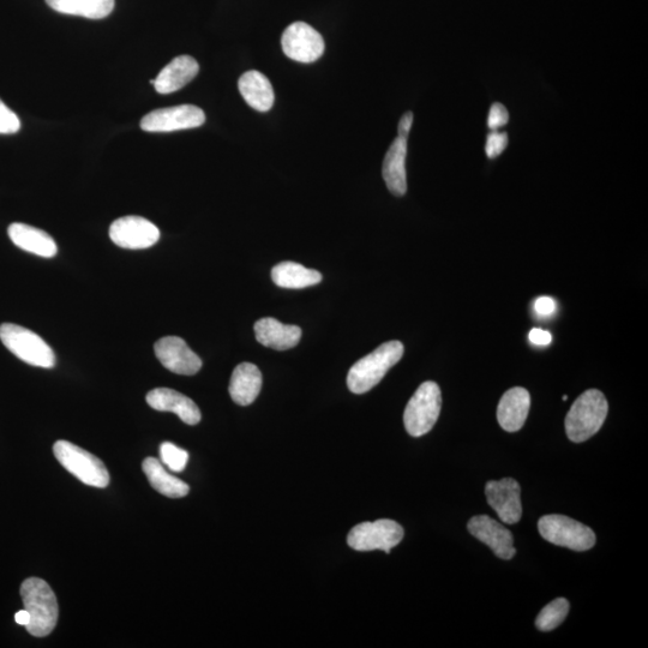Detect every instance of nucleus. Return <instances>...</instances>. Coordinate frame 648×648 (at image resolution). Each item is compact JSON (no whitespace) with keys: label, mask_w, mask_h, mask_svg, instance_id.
<instances>
[{"label":"nucleus","mask_w":648,"mask_h":648,"mask_svg":"<svg viewBox=\"0 0 648 648\" xmlns=\"http://www.w3.org/2000/svg\"><path fill=\"white\" fill-rule=\"evenodd\" d=\"M147 404L160 412H172L185 424L196 425L201 422V411L188 396L170 388H156L147 394Z\"/></svg>","instance_id":"nucleus-15"},{"label":"nucleus","mask_w":648,"mask_h":648,"mask_svg":"<svg viewBox=\"0 0 648 648\" xmlns=\"http://www.w3.org/2000/svg\"><path fill=\"white\" fill-rule=\"evenodd\" d=\"M538 530L548 542L574 551H586L597 542L590 527L564 515H545L538 522Z\"/></svg>","instance_id":"nucleus-7"},{"label":"nucleus","mask_w":648,"mask_h":648,"mask_svg":"<svg viewBox=\"0 0 648 648\" xmlns=\"http://www.w3.org/2000/svg\"><path fill=\"white\" fill-rule=\"evenodd\" d=\"M442 406L441 389L435 382L420 384L413 394L404 413L405 428L413 437L428 434L440 417Z\"/></svg>","instance_id":"nucleus-6"},{"label":"nucleus","mask_w":648,"mask_h":648,"mask_svg":"<svg viewBox=\"0 0 648 648\" xmlns=\"http://www.w3.org/2000/svg\"><path fill=\"white\" fill-rule=\"evenodd\" d=\"M282 51L299 63H314L322 57L324 40L308 23L294 22L287 27L281 39Z\"/></svg>","instance_id":"nucleus-9"},{"label":"nucleus","mask_w":648,"mask_h":648,"mask_svg":"<svg viewBox=\"0 0 648 648\" xmlns=\"http://www.w3.org/2000/svg\"><path fill=\"white\" fill-rule=\"evenodd\" d=\"M0 340L24 363L44 369H52L56 365L52 348L32 330L18 324L4 323L0 326Z\"/></svg>","instance_id":"nucleus-4"},{"label":"nucleus","mask_w":648,"mask_h":648,"mask_svg":"<svg viewBox=\"0 0 648 648\" xmlns=\"http://www.w3.org/2000/svg\"><path fill=\"white\" fill-rule=\"evenodd\" d=\"M256 339L263 346L276 351L291 350L299 344L302 329L275 320L272 317L262 318L255 323Z\"/></svg>","instance_id":"nucleus-17"},{"label":"nucleus","mask_w":648,"mask_h":648,"mask_svg":"<svg viewBox=\"0 0 648 648\" xmlns=\"http://www.w3.org/2000/svg\"><path fill=\"white\" fill-rule=\"evenodd\" d=\"M467 527L472 536L488 545L497 557L502 560H512L515 556L513 534L500 522L488 515H478L468 521Z\"/></svg>","instance_id":"nucleus-14"},{"label":"nucleus","mask_w":648,"mask_h":648,"mask_svg":"<svg viewBox=\"0 0 648 648\" xmlns=\"http://www.w3.org/2000/svg\"><path fill=\"white\" fill-rule=\"evenodd\" d=\"M404 351V345L400 341L384 342L352 366L347 375L348 389L354 394L368 393L396 363H399Z\"/></svg>","instance_id":"nucleus-1"},{"label":"nucleus","mask_w":648,"mask_h":648,"mask_svg":"<svg viewBox=\"0 0 648 648\" xmlns=\"http://www.w3.org/2000/svg\"><path fill=\"white\" fill-rule=\"evenodd\" d=\"M534 310L542 317L554 315L556 311L555 300L550 297H540L534 303Z\"/></svg>","instance_id":"nucleus-31"},{"label":"nucleus","mask_w":648,"mask_h":648,"mask_svg":"<svg viewBox=\"0 0 648 648\" xmlns=\"http://www.w3.org/2000/svg\"><path fill=\"white\" fill-rule=\"evenodd\" d=\"M272 279L276 286L299 290V288L320 284L322 274L296 262H282L273 268Z\"/></svg>","instance_id":"nucleus-24"},{"label":"nucleus","mask_w":648,"mask_h":648,"mask_svg":"<svg viewBox=\"0 0 648 648\" xmlns=\"http://www.w3.org/2000/svg\"><path fill=\"white\" fill-rule=\"evenodd\" d=\"M150 485L161 495L180 498L189 494V485L166 471L162 462L155 458H147L142 464Z\"/></svg>","instance_id":"nucleus-23"},{"label":"nucleus","mask_w":648,"mask_h":648,"mask_svg":"<svg viewBox=\"0 0 648 648\" xmlns=\"http://www.w3.org/2000/svg\"><path fill=\"white\" fill-rule=\"evenodd\" d=\"M15 621L17 624H20V626L27 627L30 622L29 612L26 609L18 611L15 615Z\"/></svg>","instance_id":"nucleus-34"},{"label":"nucleus","mask_w":648,"mask_h":648,"mask_svg":"<svg viewBox=\"0 0 648 648\" xmlns=\"http://www.w3.org/2000/svg\"><path fill=\"white\" fill-rule=\"evenodd\" d=\"M262 374L256 365L242 363L234 369L230 382V395L240 406H249L260 395Z\"/></svg>","instance_id":"nucleus-21"},{"label":"nucleus","mask_w":648,"mask_h":648,"mask_svg":"<svg viewBox=\"0 0 648 648\" xmlns=\"http://www.w3.org/2000/svg\"><path fill=\"white\" fill-rule=\"evenodd\" d=\"M609 405L602 392L590 389L574 402L566 417V432L570 441L581 443L602 428Z\"/></svg>","instance_id":"nucleus-3"},{"label":"nucleus","mask_w":648,"mask_h":648,"mask_svg":"<svg viewBox=\"0 0 648 648\" xmlns=\"http://www.w3.org/2000/svg\"><path fill=\"white\" fill-rule=\"evenodd\" d=\"M569 612V602L564 598H557L554 602L546 605L545 608L539 612L536 620V627L542 632H550L557 627H560Z\"/></svg>","instance_id":"nucleus-26"},{"label":"nucleus","mask_w":648,"mask_h":648,"mask_svg":"<svg viewBox=\"0 0 648 648\" xmlns=\"http://www.w3.org/2000/svg\"><path fill=\"white\" fill-rule=\"evenodd\" d=\"M155 356L174 374L192 376L202 368V360L179 336H166L154 346Z\"/></svg>","instance_id":"nucleus-12"},{"label":"nucleus","mask_w":648,"mask_h":648,"mask_svg":"<svg viewBox=\"0 0 648 648\" xmlns=\"http://www.w3.org/2000/svg\"><path fill=\"white\" fill-rule=\"evenodd\" d=\"M508 136L504 132H491L488 136V141H486L485 152L490 159L497 158L498 155H501L504 152V149L507 148Z\"/></svg>","instance_id":"nucleus-29"},{"label":"nucleus","mask_w":648,"mask_h":648,"mask_svg":"<svg viewBox=\"0 0 648 648\" xmlns=\"http://www.w3.org/2000/svg\"><path fill=\"white\" fill-rule=\"evenodd\" d=\"M24 609L29 612L30 622L26 627L36 638L50 635L58 622V602L50 585L39 578H29L21 586Z\"/></svg>","instance_id":"nucleus-2"},{"label":"nucleus","mask_w":648,"mask_h":648,"mask_svg":"<svg viewBox=\"0 0 648 648\" xmlns=\"http://www.w3.org/2000/svg\"><path fill=\"white\" fill-rule=\"evenodd\" d=\"M412 124H413V113L412 112L405 113L404 116H402L400 119L399 128H398L399 137H404L407 138L408 140V135H410Z\"/></svg>","instance_id":"nucleus-33"},{"label":"nucleus","mask_w":648,"mask_h":648,"mask_svg":"<svg viewBox=\"0 0 648 648\" xmlns=\"http://www.w3.org/2000/svg\"><path fill=\"white\" fill-rule=\"evenodd\" d=\"M528 339H530L531 344L537 346H548L551 344L552 336L546 330L540 328H534L528 334Z\"/></svg>","instance_id":"nucleus-32"},{"label":"nucleus","mask_w":648,"mask_h":648,"mask_svg":"<svg viewBox=\"0 0 648 648\" xmlns=\"http://www.w3.org/2000/svg\"><path fill=\"white\" fill-rule=\"evenodd\" d=\"M404 534V528L398 522L381 519L354 526L348 533L347 543L353 550H382L390 554V551L404 539Z\"/></svg>","instance_id":"nucleus-8"},{"label":"nucleus","mask_w":648,"mask_h":648,"mask_svg":"<svg viewBox=\"0 0 648 648\" xmlns=\"http://www.w3.org/2000/svg\"><path fill=\"white\" fill-rule=\"evenodd\" d=\"M531 407V396L525 388L515 387L504 393L497 407V420L503 430L519 431Z\"/></svg>","instance_id":"nucleus-16"},{"label":"nucleus","mask_w":648,"mask_h":648,"mask_svg":"<svg viewBox=\"0 0 648 648\" xmlns=\"http://www.w3.org/2000/svg\"><path fill=\"white\" fill-rule=\"evenodd\" d=\"M204 122L206 114L200 107L180 105L148 113L141 120V128L147 132H172L200 128Z\"/></svg>","instance_id":"nucleus-10"},{"label":"nucleus","mask_w":648,"mask_h":648,"mask_svg":"<svg viewBox=\"0 0 648 648\" xmlns=\"http://www.w3.org/2000/svg\"><path fill=\"white\" fill-rule=\"evenodd\" d=\"M21 129L17 114L0 100V135H14Z\"/></svg>","instance_id":"nucleus-28"},{"label":"nucleus","mask_w":648,"mask_h":648,"mask_svg":"<svg viewBox=\"0 0 648 648\" xmlns=\"http://www.w3.org/2000/svg\"><path fill=\"white\" fill-rule=\"evenodd\" d=\"M53 453L60 465L82 483L101 489L110 484V473L104 462L87 450L68 441H58L53 446Z\"/></svg>","instance_id":"nucleus-5"},{"label":"nucleus","mask_w":648,"mask_h":648,"mask_svg":"<svg viewBox=\"0 0 648 648\" xmlns=\"http://www.w3.org/2000/svg\"><path fill=\"white\" fill-rule=\"evenodd\" d=\"M54 11L64 15L81 16L90 20H102L112 14L114 0H46Z\"/></svg>","instance_id":"nucleus-25"},{"label":"nucleus","mask_w":648,"mask_h":648,"mask_svg":"<svg viewBox=\"0 0 648 648\" xmlns=\"http://www.w3.org/2000/svg\"><path fill=\"white\" fill-rule=\"evenodd\" d=\"M520 485L513 478L490 480L485 486L489 506L495 510L504 524L519 522L522 515Z\"/></svg>","instance_id":"nucleus-13"},{"label":"nucleus","mask_w":648,"mask_h":648,"mask_svg":"<svg viewBox=\"0 0 648 648\" xmlns=\"http://www.w3.org/2000/svg\"><path fill=\"white\" fill-rule=\"evenodd\" d=\"M238 88L246 104L258 112H267L274 105V90L260 71H248L239 78Z\"/></svg>","instance_id":"nucleus-22"},{"label":"nucleus","mask_w":648,"mask_h":648,"mask_svg":"<svg viewBox=\"0 0 648 648\" xmlns=\"http://www.w3.org/2000/svg\"><path fill=\"white\" fill-rule=\"evenodd\" d=\"M406 156L407 138L398 136L384 156L382 170L384 182L395 196H404L407 191Z\"/></svg>","instance_id":"nucleus-20"},{"label":"nucleus","mask_w":648,"mask_h":648,"mask_svg":"<svg viewBox=\"0 0 648 648\" xmlns=\"http://www.w3.org/2000/svg\"><path fill=\"white\" fill-rule=\"evenodd\" d=\"M200 71L196 59L190 56H179L168 63L154 80V88L160 94L178 92L189 84Z\"/></svg>","instance_id":"nucleus-18"},{"label":"nucleus","mask_w":648,"mask_h":648,"mask_svg":"<svg viewBox=\"0 0 648 648\" xmlns=\"http://www.w3.org/2000/svg\"><path fill=\"white\" fill-rule=\"evenodd\" d=\"M110 238L123 249H148L159 242L160 231L142 216H124L111 225Z\"/></svg>","instance_id":"nucleus-11"},{"label":"nucleus","mask_w":648,"mask_h":648,"mask_svg":"<svg viewBox=\"0 0 648 648\" xmlns=\"http://www.w3.org/2000/svg\"><path fill=\"white\" fill-rule=\"evenodd\" d=\"M160 458L162 464L173 472H183L189 461V453L186 450L174 446L171 442H165L160 447Z\"/></svg>","instance_id":"nucleus-27"},{"label":"nucleus","mask_w":648,"mask_h":648,"mask_svg":"<svg viewBox=\"0 0 648 648\" xmlns=\"http://www.w3.org/2000/svg\"><path fill=\"white\" fill-rule=\"evenodd\" d=\"M9 238L18 248L40 257L51 258L57 255L58 246L50 234L26 224H11Z\"/></svg>","instance_id":"nucleus-19"},{"label":"nucleus","mask_w":648,"mask_h":648,"mask_svg":"<svg viewBox=\"0 0 648 648\" xmlns=\"http://www.w3.org/2000/svg\"><path fill=\"white\" fill-rule=\"evenodd\" d=\"M509 120L507 108L501 104H494L490 108L488 126L491 130L496 131L506 125Z\"/></svg>","instance_id":"nucleus-30"}]
</instances>
